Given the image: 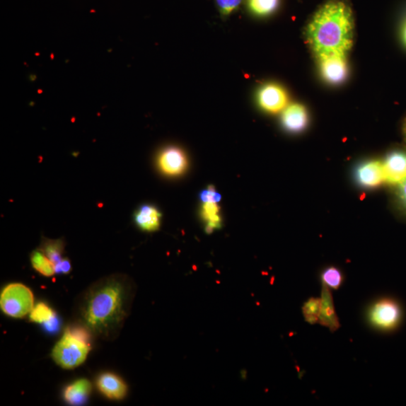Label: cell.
<instances>
[{
    "label": "cell",
    "mask_w": 406,
    "mask_h": 406,
    "mask_svg": "<svg viewBox=\"0 0 406 406\" xmlns=\"http://www.w3.org/2000/svg\"><path fill=\"white\" fill-rule=\"evenodd\" d=\"M366 325L380 332L396 330L402 324L403 310L392 297L383 296L370 303L364 313Z\"/></svg>",
    "instance_id": "277c9868"
},
{
    "label": "cell",
    "mask_w": 406,
    "mask_h": 406,
    "mask_svg": "<svg viewBox=\"0 0 406 406\" xmlns=\"http://www.w3.org/2000/svg\"><path fill=\"white\" fill-rule=\"evenodd\" d=\"M320 301L319 325L328 328L331 332L337 331L341 327L340 322L334 306L331 290L325 285H322Z\"/></svg>",
    "instance_id": "8fae6325"
},
{
    "label": "cell",
    "mask_w": 406,
    "mask_h": 406,
    "mask_svg": "<svg viewBox=\"0 0 406 406\" xmlns=\"http://www.w3.org/2000/svg\"><path fill=\"white\" fill-rule=\"evenodd\" d=\"M258 103L262 110L270 113H278L288 105V95L277 83H267L262 86L257 94Z\"/></svg>",
    "instance_id": "52a82bcc"
},
{
    "label": "cell",
    "mask_w": 406,
    "mask_h": 406,
    "mask_svg": "<svg viewBox=\"0 0 406 406\" xmlns=\"http://www.w3.org/2000/svg\"><path fill=\"white\" fill-rule=\"evenodd\" d=\"M322 285H325L330 290H339L343 284L344 276L340 269L335 267H330L320 274Z\"/></svg>",
    "instance_id": "ffe728a7"
},
{
    "label": "cell",
    "mask_w": 406,
    "mask_h": 406,
    "mask_svg": "<svg viewBox=\"0 0 406 406\" xmlns=\"http://www.w3.org/2000/svg\"><path fill=\"white\" fill-rule=\"evenodd\" d=\"M200 199L203 202H219L221 196L213 186L210 185L207 189L202 191Z\"/></svg>",
    "instance_id": "cb8c5ba5"
},
{
    "label": "cell",
    "mask_w": 406,
    "mask_h": 406,
    "mask_svg": "<svg viewBox=\"0 0 406 406\" xmlns=\"http://www.w3.org/2000/svg\"><path fill=\"white\" fill-rule=\"evenodd\" d=\"M402 38L404 43L406 45V19L404 22L403 28H402Z\"/></svg>",
    "instance_id": "4316f807"
},
{
    "label": "cell",
    "mask_w": 406,
    "mask_h": 406,
    "mask_svg": "<svg viewBox=\"0 0 406 406\" xmlns=\"http://www.w3.org/2000/svg\"><path fill=\"white\" fill-rule=\"evenodd\" d=\"M308 123V114L305 107L301 104L286 106L282 114L284 127L292 132L303 130Z\"/></svg>",
    "instance_id": "5bb4252c"
},
{
    "label": "cell",
    "mask_w": 406,
    "mask_h": 406,
    "mask_svg": "<svg viewBox=\"0 0 406 406\" xmlns=\"http://www.w3.org/2000/svg\"><path fill=\"white\" fill-rule=\"evenodd\" d=\"M90 351L88 331L81 327L67 328L54 346L52 357L59 366L71 369L85 362Z\"/></svg>",
    "instance_id": "3957f363"
},
{
    "label": "cell",
    "mask_w": 406,
    "mask_h": 406,
    "mask_svg": "<svg viewBox=\"0 0 406 406\" xmlns=\"http://www.w3.org/2000/svg\"><path fill=\"white\" fill-rule=\"evenodd\" d=\"M131 285L124 277L105 279L93 286L82 307V317L93 332L109 335L120 326L127 314Z\"/></svg>",
    "instance_id": "6da1fadb"
},
{
    "label": "cell",
    "mask_w": 406,
    "mask_h": 406,
    "mask_svg": "<svg viewBox=\"0 0 406 406\" xmlns=\"http://www.w3.org/2000/svg\"><path fill=\"white\" fill-rule=\"evenodd\" d=\"M34 296L27 286L20 283L6 286L0 296V306L3 312L15 318L25 317L33 309Z\"/></svg>",
    "instance_id": "5b68a950"
},
{
    "label": "cell",
    "mask_w": 406,
    "mask_h": 406,
    "mask_svg": "<svg viewBox=\"0 0 406 406\" xmlns=\"http://www.w3.org/2000/svg\"><path fill=\"white\" fill-rule=\"evenodd\" d=\"M320 298L310 297L302 306V313L308 324L315 325L318 323L320 312Z\"/></svg>",
    "instance_id": "44dd1931"
},
{
    "label": "cell",
    "mask_w": 406,
    "mask_h": 406,
    "mask_svg": "<svg viewBox=\"0 0 406 406\" xmlns=\"http://www.w3.org/2000/svg\"><path fill=\"white\" fill-rule=\"evenodd\" d=\"M249 8L257 16H267L276 10L279 0H248Z\"/></svg>",
    "instance_id": "7402d4cb"
},
{
    "label": "cell",
    "mask_w": 406,
    "mask_h": 406,
    "mask_svg": "<svg viewBox=\"0 0 406 406\" xmlns=\"http://www.w3.org/2000/svg\"><path fill=\"white\" fill-rule=\"evenodd\" d=\"M201 216L202 220L207 223L206 231L208 233L221 228L220 207L217 202H203Z\"/></svg>",
    "instance_id": "e0dca14e"
},
{
    "label": "cell",
    "mask_w": 406,
    "mask_h": 406,
    "mask_svg": "<svg viewBox=\"0 0 406 406\" xmlns=\"http://www.w3.org/2000/svg\"><path fill=\"white\" fill-rule=\"evenodd\" d=\"M54 267L55 272L58 274H68L71 269V262L68 258H63Z\"/></svg>",
    "instance_id": "d4e9b609"
},
{
    "label": "cell",
    "mask_w": 406,
    "mask_h": 406,
    "mask_svg": "<svg viewBox=\"0 0 406 406\" xmlns=\"http://www.w3.org/2000/svg\"><path fill=\"white\" fill-rule=\"evenodd\" d=\"M398 195L404 209L406 210V178L398 185Z\"/></svg>",
    "instance_id": "484cf974"
},
{
    "label": "cell",
    "mask_w": 406,
    "mask_h": 406,
    "mask_svg": "<svg viewBox=\"0 0 406 406\" xmlns=\"http://www.w3.org/2000/svg\"><path fill=\"white\" fill-rule=\"evenodd\" d=\"M98 387L106 398L111 400H122L127 393V386L124 381L120 377L110 373H103L99 377Z\"/></svg>",
    "instance_id": "4fadbf2b"
},
{
    "label": "cell",
    "mask_w": 406,
    "mask_h": 406,
    "mask_svg": "<svg viewBox=\"0 0 406 406\" xmlns=\"http://www.w3.org/2000/svg\"><path fill=\"white\" fill-rule=\"evenodd\" d=\"M30 318L35 323L44 325L45 330L50 332H55L59 330V322L56 313L45 303H40L34 307Z\"/></svg>",
    "instance_id": "9a60e30c"
},
{
    "label": "cell",
    "mask_w": 406,
    "mask_h": 406,
    "mask_svg": "<svg viewBox=\"0 0 406 406\" xmlns=\"http://www.w3.org/2000/svg\"><path fill=\"white\" fill-rule=\"evenodd\" d=\"M354 20L351 8L342 0H330L313 16L307 28L310 45L318 58L346 56L353 45Z\"/></svg>",
    "instance_id": "7a4b0ae2"
},
{
    "label": "cell",
    "mask_w": 406,
    "mask_h": 406,
    "mask_svg": "<svg viewBox=\"0 0 406 406\" xmlns=\"http://www.w3.org/2000/svg\"><path fill=\"white\" fill-rule=\"evenodd\" d=\"M162 214L157 207L151 204L139 207L134 213L136 225L142 231L152 233L161 228Z\"/></svg>",
    "instance_id": "7c38bea8"
},
{
    "label": "cell",
    "mask_w": 406,
    "mask_h": 406,
    "mask_svg": "<svg viewBox=\"0 0 406 406\" xmlns=\"http://www.w3.org/2000/svg\"><path fill=\"white\" fill-rule=\"evenodd\" d=\"M403 134H404V136L406 139V121L405 122V123L403 124Z\"/></svg>",
    "instance_id": "83f0119b"
},
{
    "label": "cell",
    "mask_w": 406,
    "mask_h": 406,
    "mask_svg": "<svg viewBox=\"0 0 406 406\" xmlns=\"http://www.w3.org/2000/svg\"><path fill=\"white\" fill-rule=\"evenodd\" d=\"M30 261L33 269L43 277H51L56 273L53 262L40 248L33 250L30 255Z\"/></svg>",
    "instance_id": "d6986e66"
},
{
    "label": "cell",
    "mask_w": 406,
    "mask_h": 406,
    "mask_svg": "<svg viewBox=\"0 0 406 406\" xmlns=\"http://www.w3.org/2000/svg\"><path fill=\"white\" fill-rule=\"evenodd\" d=\"M221 13L228 16L240 5L242 0H216Z\"/></svg>",
    "instance_id": "603a6c76"
},
{
    "label": "cell",
    "mask_w": 406,
    "mask_h": 406,
    "mask_svg": "<svg viewBox=\"0 0 406 406\" xmlns=\"http://www.w3.org/2000/svg\"><path fill=\"white\" fill-rule=\"evenodd\" d=\"M65 243L63 238L51 240V238H42L40 249L49 257L54 265L64 257Z\"/></svg>",
    "instance_id": "ac0fdd59"
},
{
    "label": "cell",
    "mask_w": 406,
    "mask_h": 406,
    "mask_svg": "<svg viewBox=\"0 0 406 406\" xmlns=\"http://www.w3.org/2000/svg\"><path fill=\"white\" fill-rule=\"evenodd\" d=\"M157 165L162 174L175 177L182 175L186 170L187 160L186 155L181 149L167 147L158 153Z\"/></svg>",
    "instance_id": "8992f818"
},
{
    "label": "cell",
    "mask_w": 406,
    "mask_h": 406,
    "mask_svg": "<svg viewBox=\"0 0 406 406\" xmlns=\"http://www.w3.org/2000/svg\"><path fill=\"white\" fill-rule=\"evenodd\" d=\"M356 181L366 187H374L385 182L383 162L367 161L357 167Z\"/></svg>",
    "instance_id": "30bf717a"
},
{
    "label": "cell",
    "mask_w": 406,
    "mask_h": 406,
    "mask_svg": "<svg viewBox=\"0 0 406 406\" xmlns=\"http://www.w3.org/2000/svg\"><path fill=\"white\" fill-rule=\"evenodd\" d=\"M91 392V382L86 378H82L66 387L64 395L68 403L79 405L87 401Z\"/></svg>",
    "instance_id": "2e32d148"
},
{
    "label": "cell",
    "mask_w": 406,
    "mask_h": 406,
    "mask_svg": "<svg viewBox=\"0 0 406 406\" xmlns=\"http://www.w3.org/2000/svg\"><path fill=\"white\" fill-rule=\"evenodd\" d=\"M346 56L332 54L318 58L322 75L329 82H342L347 76Z\"/></svg>",
    "instance_id": "ba28073f"
},
{
    "label": "cell",
    "mask_w": 406,
    "mask_h": 406,
    "mask_svg": "<svg viewBox=\"0 0 406 406\" xmlns=\"http://www.w3.org/2000/svg\"><path fill=\"white\" fill-rule=\"evenodd\" d=\"M385 182L399 185L406 178V151L390 152L383 162Z\"/></svg>",
    "instance_id": "9c48e42d"
}]
</instances>
